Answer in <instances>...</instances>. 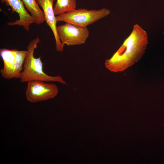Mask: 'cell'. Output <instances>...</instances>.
<instances>
[{
  "mask_svg": "<svg viewBox=\"0 0 164 164\" xmlns=\"http://www.w3.org/2000/svg\"><path fill=\"white\" fill-rule=\"evenodd\" d=\"M146 32L138 24L134 25L129 36L105 65L110 71L122 72L137 62L145 52L148 43Z\"/></svg>",
  "mask_w": 164,
  "mask_h": 164,
  "instance_id": "1",
  "label": "cell"
},
{
  "mask_svg": "<svg viewBox=\"0 0 164 164\" xmlns=\"http://www.w3.org/2000/svg\"><path fill=\"white\" fill-rule=\"evenodd\" d=\"M40 41L37 36L31 40L27 47L28 52L24 62L23 70L20 78L21 82L32 80H40L45 82H57L66 85L62 77L59 75L51 76L46 73L43 70V63L41 57L34 56L35 50Z\"/></svg>",
  "mask_w": 164,
  "mask_h": 164,
  "instance_id": "2",
  "label": "cell"
},
{
  "mask_svg": "<svg viewBox=\"0 0 164 164\" xmlns=\"http://www.w3.org/2000/svg\"><path fill=\"white\" fill-rule=\"evenodd\" d=\"M28 53L27 50L0 49V55L3 63V67L0 71L2 77L8 80L20 79Z\"/></svg>",
  "mask_w": 164,
  "mask_h": 164,
  "instance_id": "3",
  "label": "cell"
},
{
  "mask_svg": "<svg viewBox=\"0 0 164 164\" xmlns=\"http://www.w3.org/2000/svg\"><path fill=\"white\" fill-rule=\"evenodd\" d=\"M110 13V10L105 8L90 10L80 9L57 15L56 16V19L57 22H64L82 27H87L106 16Z\"/></svg>",
  "mask_w": 164,
  "mask_h": 164,
  "instance_id": "4",
  "label": "cell"
},
{
  "mask_svg": "<svg viewBox=\"0 0 164 164\" xmlns=\"http://www.w3.org/2000/svg\"><path fill=\"white\" fill-rule=\"evenodd\" d=\"M57 32L62 45H80L85 43L89 32L87 27L69 23L57 26Z\"/></svg>",
  "mask_w": 164,
  "mask_h": 164,
  "instance_id": "5",
  "label": "cell"
},
{
  "mask_svg": "<svg viewBox=\"0 0 164 164\" xmlns=\"http://www.w3.org/2000/svg\"><path fill=\"white\" fill-rule=\"evenodd\" d=\"M25 94L29 102L36 103L53 98L58 94V87L55 84L42 81H28Z\"/></svg>",
  "mask_w": 164,
  "mask_h": 164,
  "instance_id": "6",
  "label": "cell"
},
{
  "mask_svg": "<svg viewBox=\"0 0 164 164\" xmlns=\"http://www.w3.org/2000/svg\"><path fill=\"white\" fill-rule=\"evenodd\" d=\"M1 2L4 3L7 6L11 7L12 13L18 14L19 19L13 22H8L9 26H22L27 32L29 31L30 26L34 23V20L26 9L24 4L21 0H1Z\"/></svg>",
  "mask_w": 164,
  "mask_h": 164,
  "instance_id": "7",
  "label": "cell"
},
{
  "mask_svg": "<svg viewBox=\"0 0 164 164\" xmlns=\"http://www.w3.org/2000/svg\"><path fill=\"white\" fill-rule=\"evenodd\" d=\"M35 0L39 6L42 8L45 16V21L53 33L56 50L60 52H62L64 46L60 40L57 33L56 25L57 22L53 7V3L55 0Z\"/></svg>",
  "mask_w": 164,
  "mask_h": 164,
  "instance_id": "8",
  "label": "cell"
},
{
  "mask_svg": "<svg viewBox=\"0 0 164 164\" xmlns=\"http://www.w3.org/2000/svg\"><path fill=\"white\" fill-rule=\"evenodd\" d=\"M27 10L33 18L34 23L37 25L43 23L45 21V16L42 10L35 0H22Z\"/></svg>",
  "mask_w": 164,
  "mask_h": 164,
  "instance_id": "9",
  "label": "cell"
},
{
  "mask_svg": "<svg viewBox=\"0 0 164 164\" xmlns=\"http://www.w3.org/2000/svg\"><path fill=\"white\" fill-rule=\"evenodd\" d=\"M76 0H56L54 7L55 15H58L76 9Z\"/></svg>",
  "mask_w": 164,
  "mask_h": 164,
  "instance_id": "10",
  "label": "cell"
}]
</instances>
